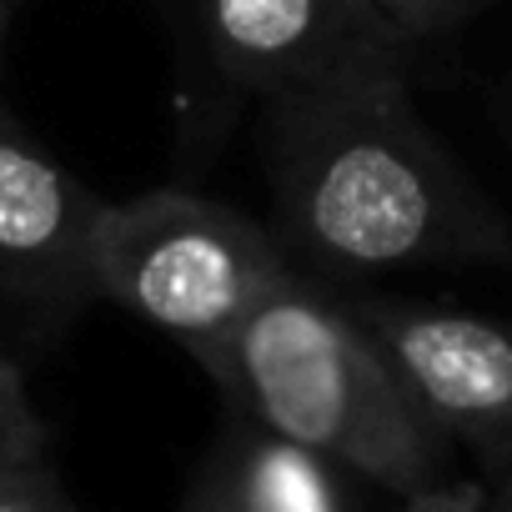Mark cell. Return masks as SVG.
<instances>
[{
  "mask_svg": "<svg viewBox=\"0 0 512 512\" xmlns=\"http://www.w3.org/2000/svg\"><path fill=\"white\" fill-rule=\"evenodd\" d=\"M262 111L272 231L297 272L352 287L422 267L512 262V226L417 116L407 66L357 71Z\"/></svg>",
  "mask_w": 512,
  "mask_h": 512,
  "instance_id": "6da1fadb",
  "label": "cell"
},
{
  "mask_svg": "<svg viewBox=\"0 0 512 512\" xmlns=\"http://www.w3.org/2000/svg\"><path fill=\"white\" fill-rule=\"evenodd\" d=\"M106 196L0 116V292L36 307L96 297L91 246Z\"/></svg>",
  "mask_w": 512,
  "mask_h": 512,
  "instance_id": "8992f818",
  "label": "cell"
},
{
  "mask_svg": "<svg viewBox=\"0 0 512 512\" xmlns=\"http://www.w3.org/2000/svg\"><path fill=\"white\" fill-rule=\"evenodd\" d=\"M0 76H6V0H0Z\"/></svg>",
  "mask_w": 512,
  "mask_h": 512,
  "instance_id": "4fadbf2b",
  "label": "cell"
},
{
  "mask_svg": "<svg viewBox=\"0 0 512 512\" xmlns=\"http://www.w3.org/2000/svg\"><path fill=\"white\" fill-rule=\"evenodd\" d=\"M31 447H46V427L31 407V392H26V377L16 362L0 357V462H11Z\"/></svg>",
  "mask_w": 512,
  "mask_h": 512,
  "instance_id": "30bf717a",
  "label": "cell"
},
{
  "mask_svg": "<svg viewBox=\"0 0 512 512\" xmlns=\"http://www.w3.org/2000/svg\"><path fill=\"white\" fill-rule=\"evenodd\" d=\"M487 6L492 0H382V11L392 16V26L402 31L407 46L442 41V36H452L462 21H472Z\"/></svg>",
  "mask_w": 512,
  "mask_h": 512,
  "instance_id": "9c48e42d",
  "label": "cell"
},
{
  "mask_svg": "<svg viewBox=\"0 0 512 512\" xmlns=\"http://www.w3.org/2000/svg\"><path fill=\"white\" fill-rule=\"evenodd\" d=\"M292 272L297 262L272 226L181 186L106 201L91 246L96 297L166 332L201 372L241 317Z\"/></svg>",
  "mask_w": 512,
  "mask_h": 512,
  "instance_id": "3957f363",
  "label": "cell"
},
{
  "mask_svg": "<svg viewBox=\"0 0 512 512\" xmlns=\"http://www.w3.org/2000/svg\"><path fill=\"white\" fill-rule=\"evenodd\" d=\"M206 377L231 412L387 497L452 472V437L412 402L347 297L312 272L256 302Z\"/></svg>",
  "mask_w": 512,
  "mask_h": 512,
  "instance_id": "7a4b0ae2",
  "label": "cell"
},
{
  "mask_svg": "<svg viewBox=\"0 0 512 512\" xmlns=\"http://www.w3.org/2000/svg\"><path fill=\"white\" fill-rule=\"evenodd\" d=\"M347 307L412 402L452 447L477 457L482 477L512 462V322L382 292H347Z\"/></svg>",
  "mask_w": 512,
  "mask_h": 512,
  "instance_id": "5b68a950",
  "label": "cell"
},
{
  "mask_svg": "<svg viewBox=\"0 0 512 512\" xmlns=\"http://www.w3.org/2000/svg\"><path fill=\"white\" fill-rule=\"evenodd\" d=\"M0 512H76L46 447L0 462Z\"/></svg>",
  "mask_w": 512,
  "mask_h": 512,
  "instance_id": "ba28073f",
  "label": "cell"
},
{
  "mask_svg": "<svg viewBox=\"0 0 512 512\" xmlns=\"http://www.w3.org/2000/svg\"><path fill=\"white\" fill-rule=\"evenodd\" d=\"M191 46L221 91L262 106L412 51L382 0H191Z\"/></svg>",
  "mask_w": 512,
  "mask_h": 512,
  "instance_id": "277c9868",
  "label": "cell"
},
{
  "mask_svg": "<svg viewBox=\"0 0 512 512\" xmlns=\"http://www.w3.org/2000/svg\"><path fill=\"white\" fill-rule=\"evenodd\" d=\"M176 512H357L347 477L297 442L231 412Z\"/></svg>",
  "mask_w": 512,
  "mask_h": 512,
  "instance_id": "52a82bcc",
  "label": "cell"
},
{
  "mask_svg": "<svg viewBox=\"0 0 512 512\" xmlns=\"http://www.w3.org/2000/svg\"><path fill=\"white\" fill-rule=\"evenodd\" d=\"M487 492H492V512H512V462L487 472Z\"/></svg>",
  "mask_w": 512,
  "mask_h": 512,
  "instance_id": "7c38bea8",
  "label": "cell"
},
{
  "mask_svg": "<svg viewBox=\"0 0 512 512\" xmlns=\"http://www.w3.org/2000/svg\"><path fill=\"white\" fill-rule=\"evenodd\" d=\"M402 507L397 512H492V492H487V477H432L412 492L397 497Z\"/></svg>",
  "mask_w": 512,
  "mask_h": 512,
  "instance_id": "8fae6325",
  "label": "cell"
}]
</instances>
